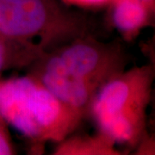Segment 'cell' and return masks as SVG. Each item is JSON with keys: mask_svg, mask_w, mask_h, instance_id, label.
<instances>
[{"mask_svg": "<svg viewBox=\"0 0 155 155\" xmlns=\"http://www.w3.org/2000/svg\"><path fill=\"white\" fill-rule=\"evenodd\" d=\"M69 4L82 6H97L106 4L112 0H63Z\"/></svg>", "mask_w": 155, "mask_h": 155, "instance_id": "cell-10", "label": "cell"}, {"mask_svg": "<svg viewBox=\"0 0 155 155\" xmlns=\"http://www.w3.org/2000/svg\"><path fill=\"white\" fill-rule=\"evenodd\" d=\"M153 77L151 67H135L100 86L88 111L99 134L114 145L134 146L142 140Z\"/></svg>", "mask_w": 155, "mask_h": 155, "instance_id": "cell-2", "label": "cell"}, {"mask_svg": "<svg viewBox=\"0 0 155 155\" xmlns=\"http://www.w3.org/2000/svg\"><path fill=\"white\" fill-rule=\"evenodd\" d=\"M39 56L0 35V72L10 65L28 66Z\"/></svg>", "mask_w": 155, "mask_h": 155, "instance_id": "cell-8", "label": "cell"}, {"mask_svg": "<svg viewBox=\"0 0 155 155\" xmlns=\"http://www.w3.org/2000/svg\"><path fill=\"white\" fill-rule=\"evenodd\" d=\"M137 1L144 5L145 6H147L152 11H153L154 10V0H137Z\"/></svg>", "mask_w": 155, "mask_h": 155, "instance_id": "cell-11", "label": "cell"}, {"mask_svg": "<svg viewBox=\"0 0 155 155\" xmlns=\"http://www.w3.org/2000/svg\"><path fill=\"white\" fill-rule=\"evenodd\" d=\"M5 125L0 119V155L13 154L15 153L14 147Z\"/></svg>", "mask_w": 155, "mask_h": 155, "instance_id": "cell-9", "label": "cell"}, {"mask_svg": "<svg viewBox=\"0 0 155 155\" xmlns=\"http://www.w3.org/2000/svg\"><path fill=\"white\" fill-rule=\"evenodd\" d=\"M85 32L83 18L56 0H0V35L38 56Z\"/></svg>", "mask_w": 155, "mask_h": 155, "instance_id": "cell-3", "label": "cell"}, {"mask_svg": "<svg viewBox=\"0 0 155 155\" xmlns=\"http://www.w3.org/2000/svg\"><path fill=\"white\" fill-rule=\"evenodd\" d=\"M50 51L72 75L97 90L123 71V55L118 47L97 41L86 35Z\"/></svg>", "mask_w": 155, "mask_h": 155, "instance_id": "cell-4", "label": "cell"}, {"mask_svg": "<svg viewBox=\"0 0 155 155\" xmlns=\"http://www.w3.org/2000/svg\"><path fill=\"white\" fill-rule=\"evenodd\" d=\"M56 150L61 154H112L114 144L99 134L97 139L63 140Z\"/></svg>", "mask_w": 155, "mask_h": 155, "instance_id": "cell-7", "label": "cell"}, {"mask_svg": "<svg viewBox=\"0 0 155 155\" xmlns=\"http://www.w3.org/2000/svg\"><path fill=\"white\" fill-rule=\"evenodd\" d=\"M30 65L29 74L36 78L64 104L83 117L88 114L97 90L72 75L54 52L48 51L41 54Z\"/></svg>", "mask_w": 155, "mask_h": 155, "instance_id": "cell-5", "label": "cell"}, {"mask_svg": "<svg viewBox=\"0 0 155 155\" xmlns=\"http://www.w3.org/2000/svg\"><path fill=\"white\" fill-rule=\"evenodd\" d=\"M111 21L125 35H133L149 21L152 11L137 0H112Z\"/></svg>", "mask_w": 155, "mask_h": 155, "instance_id": "cell-6", "label": "cell"}, {"mask_svg": "<svg viewBox=\"0 0 155 155\" xmlns=\"http://www.w3.org/2000/svg\"><path fill=\"white\" fill-rule=\"evenodd\" d=\"M82 118L31 74L0 81V119L34 142H61Z\"/></svg>", "mask_w": 155, "mask_h": 155, "instance_id": "cell-1", "label": "cell"}]
</instances>
